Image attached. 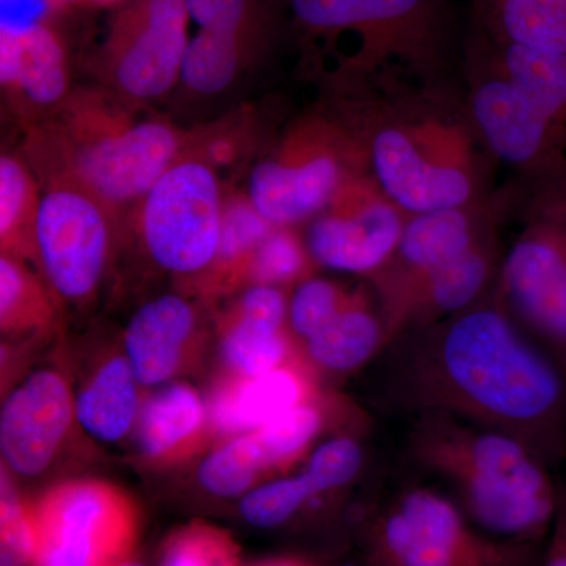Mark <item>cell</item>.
Masks as SVG:
<instances>
[{
  "label": "cell",
  "mask_w": 566,
  "mask_h": 566,
  "mask_svg": "<svg viewBox=\"0 0 566 566\" xmlns=\"http://www.w3.org/2000/svg\"><path fill=\"white\" fill-rule=\"evenodd\" d=\"M480 243L474 222L464 208L423 212L405 222L385 279L389 340L400 333L406 308L422 283Z\"/></svg>",
  "instance_id": "e0dca14e"
},
{
  "label": "cell",
  "mask_w": 566,
  "mask_h": 566,
  "mask_svg": "<svg viewBox=\"0 0 566 566\" xmlns=\"http://www.w3.org/2000/svg\"><path fill=\"white\" fill-rule=\"evenodd\" d=\"M255 566H311L307 564H303L300 560H292V558H281V560H271L264 562V564L255 565Z\"/></svg>",
  "instance_id": "ab89813d"
},
{
  "label": "cell",
  "mask_w": 566,
  "mask_h": 566,
  "mask_svg": "<svg viewBox=\"0 0 566 566\" xmlns=\"http://www.w3.org/2000/svg\"><path fill=\"white\" fill-rule=\"evenodd\" d=\"M35 556L32 505H25L2 472L0 491V566H28Z\"/></svg>",
  "instance_id": "d590c367"
},
{
  "label": "cell",
  "mask_w": 566,
  "mask_h": 566,
  "mask_svg": "<svg viewBox=\"0 0 566 566\" xmlns=\"http://www.w3.org/2000/svg\"><path fill=\"white\" fill-rule=\"evenodd\" d=\"M32 566H118L132 560L140 534L136 504L98 480L52 488L32 506Z\"/></svg>",
  "instance_id": "8992f818"
},
{
  "label": "cell",
  "mask_w": 566,
  "mask_h": 566,
  "mask_svg": "<svg viewBox=\"0 0 566 566\" xmlns=\"http://www.w3.org/2000/svg\"><path fill=\"white\" fill-rule=\"evenodd\" d=\"M370 163L382 196L411 216L464 208L474 193L471 175L438 161L401 126L376 129Z\"/></svg>",
  "instance_id": "5bb4252c"
},
{
  "label": "cell",
  "mask_w": 566,
  "mask_h": 566,
  "mask_svg": "<svg viewBox=\"0 0 566 566\" xmlns=\"http://www.w3.org/2000/svg\"><path fill=\"white\" fill-rule=\"evenodd\" d=\"M314 497V491L301 474L249 491L241 501L240 512L252 527L275 528L289 523Z\"/></svg>",
  "instance_id": "d6a6232c"
},
{
  "label": "cell",
  "mask_w": 566,
  "mask_h": 566,
  "mask_svg": "<svg viewBox=\"0 0 566 566\" xmlns=\"http://www.w3.org/2000/svg\"><path fill=\"white\" fill-rule=\"evenodd\" d=\"M196 322L192 305L175 294L142 305L125 334L126 357L139 385H161L177 374Z\"/></svg>",
  "instance_id": "ac0fdd59"
},
{
  "label": "cell",
  "mask_w": 566,
  "mask_h": 566,
  "mask_svg": "<svg viewBox=\"0 0 566 566\" xmlns=\"http://www.w3.org/2000/svg\"><path fill=\"white\" fill-rule=\"evenodd\" d=\"M203 419V403L196 390L185 385L163 387L142 406L137 446L145 457H169L196 438Z\"/></svg>",
  "instance_id": "7402d4cb"
},
{
  "label": "cell",
  "mask_w": 566,
  "mask_h": 566,
  "mask_svg": "<svg viewBox=\"0 0 566 566\" xmlns=\"http://www.w3.org/2000/svg\"><path fill=\"white\" fill-rule=\"evenodd\" d=\"M52 307L46 292L17 256L2 253L0 259V324L3 333L43 327Z\"/></svg>",
  "instance_id": "f1b7e54d"
},
{
  "label": "cell",
  "mask_w": 566,
  "mask_h": 566,
  "mask_svg": "<svg viewBox=\"0 0 566 566\" xmlns=\"http://www.w3.org/2000/svg\"><path fill=\"white\" fill-rule=\"evenodd\" d=\"M308 259L307 248L290 227H275L253 251L244 275L255 285H283L305 273Z\"/></svg>",
  "instance_id": "1f68e13d"
},
{
  "label": "cell",
  "mask_w": 566,
  "mask_h": 566,
  "mask_svg": "<svg viewBox=\"0 0 566 566\" xmlns=\"http://www.w3.org/2000/svg\"><path fill=\"white\" fill-rule=\"evenodd\" d=\"M137 385L128 357H111L77 395L74 401L77 422L98 441H120L132 430L137 416Z\"/></svg>",
  "instance_id": "44dd1931"
},
{
  "label": "cell",
  "mask_w": 566,
  "mask_h": 566,
  "mask_svg": "<svg viewBox=\"0 0 566 566\" xmlns=\"http://www.w3.org/2000/svg\"><path fill=\"white\" fill-rule=\"evenodd\" d=\"M322 416L315 408L301 405L253 431L264 469L293 461L318 433Z\"/></svg>",
  "instance_id": "836d02e7"
},
{
  "label": "cell",
  "mask_w": 566,
  "mask_h": 566,
  "mask_svg": "<svg viewBox=\"0 0 566 566\" xmlns=\"http://www.w3.org/2000/svg\"><path fill=\"white\" fill-rule=\"evenodd\" d=\"M546 212L506 253L501 305L566 376V199Z\"/></svg>",
  "instance_id": "ba28073f"
},
{
  "label": "cell",
  "mask_w": 566,
  "mask_h": 566,
  "mask_svg": "<svg viewBox=\"0 0 566 566\" xmlns=\"http://www.w3.org/2000/svg\"><path fill=\"white\" fill-rule=\"evenodd\" d=\"M223 205L214 159L186 150L137 205L142 241L153 262L178 275L210 270L221 243Z\"/></svg>",
  "instance_id": "5b68a950"
},
{
  "label": "cell",
  "mask_w": 566,
  "mask_h": 566,
  "mask_svg": "<svg viewBox=\"0 0 566 566\" xmlns=\"http://www.w3.org/2000/svg\"><path fill=\"white\" fill-rule=\"evenodd\" d=\"M348 304L352 303L337 283L326 279H307L293 294L289 307L290 324L297 337L307 340Z\"/></svg>",
  "instance_id": "8d00e7d4"
},
{
  "label": "cell",
  "mask_w": 566,
  "mask_h": 566,
  "mask_svg": "<svg viewBox=\"0 0 566 566\" xmlns=\"http://www.w3.org/2000/svg\"><path fill=\"white\" fill-rule=\"evenodd\" d=\"M389 342L386 324L360 304H348L322 331L305 340L308 356L331 371H352L367 364Z\"/></svg>",
  "instance_id": "603a6c76"
},
{
  "label": "cell",
  "mask_w": 566,
  "mask_h": 566,
  "mask_svg": "<svg viewBox=\"0 0 566 566\" xmlns=\"http://www.w3.org/2000/svg\"><path fill=\"white\" fill-rule=\"evenodd\" d=\"M374 566H542L535 545L476 528L449 497L415 488L381 513L367 536Z\"/></svg>",
  "instance_id": "277c9868"
},
{
  "label": "cell",
  "mask_w": 566,
  "mask_h": 566,
  "mask_svg": "<svg viewBox=\"0 0 566 566\" xmlns=\"http://www.w3.org/2000/svg\"><path fill=\"white\" fill-rule=\"evenodd\" d=\"M294 22L318 36L357 33L368 54L428 57L441 40L438 0H289Z\"/></svg>",
  "instance_id": "8fae6325"
},
{
  "label": "cell",
  "mask_w": 566,
  "mask_h": 566,
  "mask_svg": "<svg viewBox=\"0 0 566 566\" xmlns=\"http://www.w3.org/2000/svg\"><path fill=\"white\" fill-rule=\"evenodd\" d=\"M87 2H93V3H114V2H117V0H87Z\"/></svg>",
  "instance_id": "b9f144b4"
},
{
  "label": "cell",
  "mask_w": 566,
  "mask_h": 566,
  "mask_svg": "<svg viewBox=\"0 0 566 566\" xmlns=\"http://www.w3.org/2000/svg\"><path fill=\"white\" fill-rule=\"evenodd\" d=\"M192 137L117 92L81 88L29 126L25 163L40 185L65 181L91 192L112 214L144 199L189 150Z\"/></svg>",
  "instance_id": "7a4b0ae2"
},
{
  "label": "cell",
  "mask_w": 566,
  "mask_h": 566,
  "mask_svg": "<svg viewBox=\"0 0 566 566\" xmlns=\"http://www.w3.org/2000/svg\"><path fill=\"white\" fill-rule=\"evenodd\" d=\"M74 401L57 371L39 370L7 397L0 416V449L10 469L40 475L69 433Z\"/></svg>",
  "instance_id": "9a60e30c"
},
{
  "label": "cell",
  "mask_w": 566,
  "mask_h": 566,
  "mask_svg": "<svg viewBox=\"0 0 566 566\" xmlns=\"http://www.w3.org/2000/svg\"><path fill=\"white\" fill-rule=\"evenodd\" d=\"M115 216L91 192L65 181L41 185L36 262L69 303L91 300L106 271Z\"/></svg>",
  "instance_id": "9c48e42d"
},
{
  "label": "cell",
  "mask_w": 566,
  "mask_h": 566,
  "mask_svg": "<svg viewBox=\"0 0 566 566\" xmlns=\"http://www.w3.org/2000/svg\"><path fill=\"white\" fill-rule=\"evenodd\" d=\"M161 566H241L240 547L229 532L193 521L166 539Z\"/></svg>",
  "instance_id": "4dcf8cb0"
},
{
  "label": "cell",
  "mask_w": 566,
  "mask_h": 566,
  "mask_svg": "<svg viewBox=\"0 0 566 566\" xmlns=\"http://www.w3.org/2000/svg\"><path fill=\"white\" fill-rule=\"evenodd\" d=\"M282 329L234 312L222 344L227 363L249 378L283 367L290 346Z\"/></svg>",
  "instance_id": "4316f807"
},
{
  "label": "cell",
  "mask_w": 566,
  "mask_h": 566,
  "mask_svg": "<svg viewBox=\"0 0 566 566\" xmlns=\"http://www.w3.org/2000/svg\"><path fill=\"white\" fill-rule=\"evenodd\" d=\"M363 450L349 438L324 442L308 460L303 475L315 495L348 485L360 471Z\"/></svg>",
  "instance_id": "74e56055"
},
{
  "label": "cell",
  "mask_w": 566,
  "mask_h": 566,
  "mask_svg": "<svg viewBox=\"0 0 566 566\" xmlns=\"http://www.w3.org/2000/svg\"><path fill=\"white\" fill-rule=\"evenodd\" d=\"M186 6L200 31L266 36L268 14L262 0H186Z\"/></svg>",
  "instance_id": "e575fe53"
},
{
  "label": "cell",
  "mask_w": 566,
  "mask_h": 566,
  "mask_svg": "<svg viewBox=\"0 0 566 566\" xmlns=\"http://www.w3.org/2000/svg\"><path fill=\"white\" fill-rule=\"evenodd\" d=\"M118 566H150V565L142 564V562H136V560H133V558H132V560L125 562V564H122Z\"/></svg>",
  "instance_id": "60d3db41"
},
{
  "label": "cell",
  "mask_w": 566,
  "mask_h": 566,
  "mask_svg": "<svg viewBox=\"0 0 566 566\" xmlns=\"http://www.w3.org/2000/svg\"><path fill=\"white\" fill-rule=\"evenodd\" d=\"M263 469L255 436L249 433L227 442L205 458L199 468V482L205 491L218 497H237L251 490Z\"/></svg>",
  "instance_id": "f546056e"
},
{
  "label": "cell",
  "mask_w": 566,
  "mask_h": 566,
  "mask_svg": "<svg viewBox=\"0 0 566 566\" xmlns=\"http://www.w3.org/2000/svg\"><path fill=\"white\" fill-rule=\"evenodd\" d=\"M41 185L25 159L3 153L0 158V243L2 253L36 262V219Z\"/></svg>",
  "instance_id": "d4e9b609"
},
{
  "label": "cell",
  "mask_w": 566,
  "mask_h": 566,
  "mask_svg": "<svg viewBox=\"0 0 566 566\" xmlns=\"http://www.w3.org/2000/svg\"><path fill=\"white\" fill-rule=\"evenodd\" d=\"M186 0H126L99 48L112 91L136 103L163 98L180 82L189 40Z\"/></svg>",
  "instance_id": "52a82bcc"
},
{
  "label": "cell",
  "mask_w": 566,
  "mask_h": 566,
  "mask_svg": "<svg viewBox=\"0 0 566 566\" xmlns=\"http://www.w3.org/2000/svg\"><path fill=\"white\" fill-rule=\"evenodd\" d=\"M472 112L488 147L502 161L560 169L566 118L528 95L504 73L476 87Z\"/></svg>",
  "instance_id": "4fadbf2b"
},
{
  "label": "cell",
  "mask_w": 566,
  "mask_h": 566,
  "mask_svg": "<svg viewBox=\"0 0 566 566\" xmlns=\"http://www.w3.org/2000/svg\"><path fill=\"white\" fill-rule=\"evenodd\" d=\"M504 43L566 55V0H485Z\"/></svg>",
  "instance_id": "484cf974"
},
{
  "label": "cell",
  "mask_w": 566,
  "mask_h": 566,
  "mask_svg": "<svg viewBox=\"0 0 566 566\" xmlns=\"http://www.w3.org/2000/svg\"><path fill=\"white\" fill-rule=\"evenodd\" d=\"M275 227L263 218L248 193L227 197L223 205L221 243L212 270L218 277L244 275L253 251Z\"/></svg>",
  "instance_id": "83f0119b"
},
{
  "label": "cell",
  "mask_w": 566,
  "mask_h": 566,
  "mask_svg": "<svg viewBox=\"0 0 566 566\" xmlns=\"http://www.w3.org/2000/svg\"><path fill=\"white\" fill-rule=\"evenodd\" d=\"M264 39L266 36L229 35L199 29L186 50L181 84L199 95L226 91L262 50Z\"/></svg>",
  "instance_id": "cb8c5ba5"
},
{
  "label": "cell",
  "mask_w": 566,
  "mask_h": 566,
  "mask_svg": "<svg viewBox=\"0 0 566 566\" xmlns=\"http://www.w3.org/2000/svg\"><path fill=\"white\" fill-rule=\"evenodd\" d=\"M385 359L394 403L442 412L520 439L553 469L566 455V376L502 305L461 314L392 338Z\"/></svg>",
  "instance_id": "6da1fadb"
},
{
  "label": "cell",
  "mask_w": 566,
  "mask_h": 566,
  "mask_svg": "<svg viewBox=\"0 0 566 566\" xmlns=\"http://www.w3.org/2000/svg\"><path fill=\"white\" fill-rule=\"evenodd\" d=\"M493 273V252L485 243L436 271L412 296L400 333L430 326L468 311L485 292Z\"/></svg>",
  "instance_id": "ffe728a7"
},
{
  "label": "cell",
  "mask_w": 566,
  "mask_h": 566,
  "mask_svg": "<svg viewBox=\"0 0 566 566\" xmlns=\"http://www.w3.org/2000/svg\"><path fill=\"white\" fill-rule=\"evenodd\" d=\"M307 382L283 365L260 376H243L222 386L211 403L212 422L227 433L260 430L264 424L304 405Z\"/></svg>",
  "instance_id": "d6986e66"
},
{
  "label": "cell",
  "mask_w": 566,
  "mask_h": 566,
  "mask_svg": "<svg viewBox=\"0 0 566 566\" xmlns=\"http://www.w3.org/2000/svg\"><path fill=\"white\" fill-rule=\"evenodd\" d=\"M346 188L326 210L311 219L305 233L308 255L340 273L385 270L400 243L403 214L385 196L374 199Z\"/></svg>",
  "instance_id": "7c38bea8"
},
{
  "label": "cell",
  "mask_w": 566,
  "mask_h": 566,
  "mask_svg": "<svg viewBox=\"0 0 566 566\" xmlns=\"http://www.w3.org/2000/svg\"><path fill=\"white\" fill-rule=\"evenodd\" d=\"M542 566H566V517L562 509H558L556 534Z\"/></svg>",
  "instance_id": "f35d334b"
},
{
  "label": "cell",
  "mask_w": 566,
  "mask_h": 566,
  "mask_svg": "<svg viewBox=\"0 0 566 566\" xmlns=\"http://www.w3.org/2000/svg\"><path fill=\"white\" fill-rule=\"evenodd\" d=\"M409 453L446 482L465 517L494 538L535 545L557 520L560 502L551 469L504 431L424 412L412 427Z\"/></svg>",
  "instance_id": "3957f363"
},
{
  "label": "cell",
  "mask_w": 566,
  "mask_h": 566,
  "mask_svg": "<svg viewBox=\"0 0 566 566\" xmlns=\"http://www.w3.org/2000/svg\"><path fill=\"white\" fill-rule=\"evenodd\" d=\"M560 509H562V512H564V515L566 517V494H565L564 502H562Z\"/></svg>",
  "instance_id": "7bdbcfd3"
},
{
  "label": "cell",
  "mask_w": 566,
  "mask_h": 566,
  "mask_svg": "<svg viewBox=\"0 0 566 566\" xmlns=\"http://www.w3.org/2000/svg\"><path fill=\"white\" fill-rule=\"evenodd\" d=\"M0 81L11 103L33 123L70 98V69L61 36L43 21L2 18Z\"/></svg>",
  "instance_id": "2e32d148"
},
{
  "label": "cell",
  "mask_w": 566,
  "mask_h": 566,
  "mask_svg": "<svg viewBox=\"0 0 566 566\" xmlns=\"http://www.w3.org/2000/svg\"><path fill=\"white\" fill-rule=\"evenodd\" d=\"M346 186L337 142L322 126L300 129L249 175L248 196L274 227L314 219Z\"/></svg>",
  "instance_id": "30bf717a"
}]
</instances>
